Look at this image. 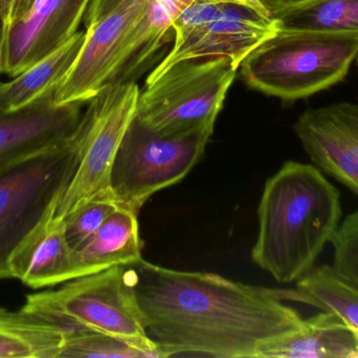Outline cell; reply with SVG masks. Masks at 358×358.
<instances>
[{"mask_svg": "<svg viewBox=\"0 0 358 358\" xmlns=\"http://www.w3.org/2000/svg\"><path fill=\"white\" fill-rule=\"evenodd\" d=\"M131 267L145 328L164 358H257L263 345L302 325V315L283 301L313 306L299 289L245 285L143 258Z\"/></svg>", "mask_w": 358, "mask_h": 358, "instance_id": "obj_1", "label": "cell"}, {"mask_svg": "<svg viewBox=\"0 0 358 358\" xmlns=\"http://www.w3.org/2000/svg\"><path fill=\"white\" fill-rule=\"evenodd\" d=\"M341 193L313 164L287 161L265 183L252 261L279 283L315 267L342 221Z\"/></svg>", "mask_w": 358, "mask_h": 358, "instance_id": "obj_2", "label": "cell"}, {"mask_svg": "<svg viewBox=\"0 0 358 358\" xmlns=\"http://www.w3.org/2000/svg\"><path fill=\"white\" fill-rule=\"evenodd\" d=\"M357 57L358 34L278 27L239 69L252 90L296 101L342 82Z\"/></svg>", "mask_w": 358, "mask_h": 358, "instance_id": "obj_3", "label": "cell"}, {"mask_svg": "<svg viewBox=\"0 0 358 358\" xmlns=\"http://www.w3.org/2000/svg\"><path fill=\"white\" fill-rule=\"evenodd\" d=\"M21 309L63 330H92L119 336L164 358L145 328L131 265L78 277L58 289L29 294Z\"/></svg>", "mask_w": 358, "mask_h": 358, "instance_id": "obj_4", "label": "cell"}, {"mask_svg": "<svg viewBox=\"0 0 358 358\" xmlns=\"http://www.w3.org/2000/svg\"><path fill=\"white\" fill-rule=\"evenodd\" d=\"M237 71L227 57L176 63L146 84L134 119L162 136L214 130Z\"/></svg>", "mask_w": 358, "mask_h": 358, "instance_id": "obj_5", "label": "cell"}, {"mask_svg": "<svg viewBox=\"0 0 358 358\" xmlns=\"http://www.w3.org/2000/svg\"><path fill=\"white\" fill-rule=\"evenodd\" d=\"M140 88L136 81L115 83L87 101L76 130V168L57 206L62 219L100 197H111V168L117 149L136 118Z\"/></svg>", "mask_w": 358, "mask_h": 358, "instance_id": "obj_6", "label": "cell"}, {"mask_svg": "<svg viewBox=\"0 0 358 358\" xmlns=\"http://www.w3.org/2000/svg\"><path fill=\"white\" fill-rule=\"evenodd\" d=\"M75 134L0 170V280L12 279L13 252L60 199L76 168Z\"/></svg>", "mask_w": 358, "mask_h": 358, "instance_id": "obj_7", "label": "cell"}, {"mask_svg": "<svg viewBox=\"0 0 358 358\" xmlns=\"http://www.w3.org/2000/svg\"><path fill=\"white\" fill-rule=\"evenodd\" d=\"M213 132L162 136L134 119L111 168L109 189L115 203L138 214L155 193L189 174L203 155Z\"/></svg>", "mask_w": 358, "mask_h": 358, "instance_id": "obj_8", "label": "cell"}, {"mask_svg": "<svg viewBox=\"0 0 358 358\" xmlns=\"http://www.w3.org/2000/svg\"><path fill=\"white\" fill-rule=\"evenodd\" d=\"M152 4L153 0H90L83 18V46L55 90V104L87 103L113 84Z\"/></svg>", "mask_w": 358, "mask_h": 358, "instance_id": "obj_9", "label": "cell"}, {"mask_svg": "<svg viewBox=\"0 0 358 358\" xmlns=\"http://www.w3.org/2000/svg\"><path fill=\"white\" fill-rule=\"evenodd\" d=\"M277 31V19L261 16L241 4L225 2L208 25L171 48L149 75L146 84L181 61L227 57L239 69L244 59Z\"/></svg>", "mask_w": 358, "mask_h": 358, "instance_id": "obj_10", "label": "cell"}, {"mask_svg": "<svg viewBox=\"0 0 358 358\" xmlns=\"http://www.w3.org/2000/svg\"><path fill=\"white\" fill-rule=\"evenodd\" d=\"M294 130L313 165L358 195V104L307 109Z\"/></svg>", "mask_w": 358, "mask_h": 358, "instance_id": "obj_11", "label": "cell"}, {"mask_svg": "<svg viewBox=\"0 0 358 358\" xmlns=\"http://www.w3.org/2000/svg\"><path fill=\"white\" fill-rule=\"evenodd\" d=\"M90 0H36L6 35L1 71L16 77L73 37Z\"/></svg>", "mask_w": 358, "mask_h": 358, "instance_id": "obj_12", "label": "cell"}, {"mask_svg": "<svg viewBox=\"0 0 358 358\" xmlns=\"http://www.w3.org/2000/svg\"><path fill=\"white\" fill-rule=\"evenodd\" d=\"M55 90L16 111H0V167L61 144L79 125L85 103L55 104Z\"/></svg>", "mask_w": 358, "mask_h": 358, "instance_id": "obj_13", "label": "cell"}, {"mask_svg": "<svg viewBox=\"0 0 358 358\" xmlns=\"http://www.w3.org/2000/svg\"><path fill=\"white\" fill-rule=\"evenodd\" d=\"M59 199L25 235L8 262L12 279L39 290L69 282L73 249L65 233V221L57 214Z\"/></svg>", "mask_w": 358, "mask_h": 358, "instance_id": "obj_14", "label": "cell"}, {"mask_svg": "<svg viewBox=\"0 0 358 358\" xmlns=\"http://www.w3.org/2000/svg\"><path fill=\"white\" fill-rule=\"evenodd\" d=\"M138 214L119 207L83 245L73 249L69 282L142 259Z\"/></svg>", "mask_w": 358, "mask_h": 358, "instance_id": "obj_15", "label": "cell"}, {"mask_svg": "<svg viewBox=\"0 0 358 358\" xmlns=\"http://www.w3.org/2000/svg\"><path fill=\"white\" fill-rule=\"evenodd\" d=\"M257 358H358V343L338 315L322 311L303 319L294 331L263 345Z\"/></svg>", "mask_w": 358, "mask_h": 358, "instance_id": "obj_16", "label": "cell"}, {"mask_svg": "<svg viewBox=\"0 0 358 358\" xmlns=\"http://www.w3.org/2000/svg\"><path fill=\"white\" fill-rule=\"evenodd\" d=\"M85 39V32L78 31L62 46L46 55L20 75L4 82V111L27 106L50 90H56L77 60Z\"/></svg>", "mask_w": 358, "mask_h": 358, "instance_id": "obj_17", "label": "cell"}, {"mask_svg": "<svg viewBox=\"0 0 358 358\" xmlns=\"http://www.w3.org/2000/svg\"><path fill=\"white\" fill-rule=\"evenodd\" d=\"M64 330L37 315L0 308V358H60Z\"/></svg>", "mask_w": 358, "mask_h": 358, "instance_id": "obj_18", "label": "cell"}, {"mask_svg": "<svg viewBox=\"0 0 358 358\" xmlns=\"http://www.w3.org/2000/svg\"><path fill=\"white\" fill-rule=\"evenodd\" d=\"M193 0H153L150 11L113 84L136 81L169 40L172 21Z\"/></svg>", "mask_w": 358, "mask_h": 358, "instance_id": "obj_19", "label": "cell"}, {"mask_svg": "<svg viewBox=\"0 0 358 358\" xmlns=\"http://www.w3.org/2000/svg\"><path fill=\"white\" fill-rule=\"evenodd\" d=\"M273 18L282 29L358 34V0H311Z\"/></svg>", "mask_w": 358, "mask_h": 358, "instance_id": "obj_20", "label": "cell"}, {"mask_svg": "<svg viewBox=\"0 0 358 358\" xmlns=\"http://www.w3.org/2000/svg\"><path fill=\"white\" fill-rule=\"evenodd\" d=\"M296 288L313 298L315 307L338 315L358 343V289L340 277L334 267H313L296 282Z\"/></svg>", "mask_w": 358, "mask_h": 358, "instance_id": "obj_21", "label": "cell"}, {"mask_svg": "<svg viewBox=\"0 0 358 358\" xmlns=\"http://www.w3.org/2000/svg\"><path fill=\"white\" fill-rule=\"evenodd\" d=\"M157 358L155 353L125 338L92 330H64L60 358Z\"/></svg>", "mask_w": 358, "mask_h": 358, "instance_id": "obj_22", "label": "cell"}, {"mask_svg": "<svg viewBox=\"0 0 358 358\" xmlns=\"http://www.w3.org/2000/svg\"><path fill=\"white\" fill-rule=\"evenodd\" d=\"M117 208L113 198L100 197L90 200L66 216L65 233L71 249L87 242Z\"/></svg>", "mask_w": 358, "mask_h": 358, "instance_id": "obj_23", "label": "cell"}, {"mask_svg": "<svg viewBox=\"0 0 358 358\" xmlns=\"http://www.w3.org/2000/svg\"><path fill=\"white\" fill-rule=\"evenodd\" d=\"M334 268L347 283L358 289V212L349 214L341 223L332 240Z\"/></svg>", "mask_w": 358, "mask_h": 358, "instance_id": "obj_24", "label": "cell"}, {"mask_svg": "<svg viewBox=\"0 0 358 358\" xmlns=\"http://www.w3.org/2000/svg\"><path fill=\"white\" fill-rule=\"evenodd\" d=\"M225 0H193L172 21L173 46H180L189 36L210 22L220 13Z\"/></svg>", "mask_w": 358, "mask_h": 358, "instance_id": "obj_25", "label": "cell"}, {"mask_svg": "<svg viewBox=\"0 0 358 358\" xmlns=\"http://www.w3.org/2000/svg\"><path fill=\"white\" fill-rule=\"evenodd\" d=\"M36 0H0V16L8 29L20 21L31 10Z\"/></svg>", "mask_w": 358, "mask_h": 358, "instance_id": "obj_26", "label": "cell"}, {"mask_svg": "<svg viewBox=\"0 0 358 358\" xmlns=\"http://www.w3.org/2000/svg\"><path fill=\"white\" fill-rule=\"evenodd\" d=\"M308 1H311V0H261L263 6L268 11L269 15L273 18L285 11L296 8V6Z\"/></svg>", "mask_w": 358, "mask_h": 358, "instance_id": "obj_27", "label": "cell"}, {"mask_svg": "<svg viewBox=\"0 0 358 358\" xmlns=\"http://www.w3.org/2000/svg\"><path fill=\"white\" fill-rule=\"evenodd\" d=\"M225 1L231 2V4H241V6H246V8L254 11L257 14L261 15V16L271 17V18H273V17L269 15L268 11L263 6L261 0H225Z\"/></svg>", "mask_w": 358, "mask_h": 358, "instance_id": "obj_28", "label": "cell"}, {"mask_svg": "<svg viewBox=\"0 0 358 358\" xmlns=\"http://www.w3.org/2000/svg\"><path fill=\"white\" fill-rule=\"evenodd\" d=\"M4 40H6V25L0 16V75H1L2 50H3Z\"/></svg>", "mask_w": 358, "mask_h": 358, "instance_id": "obj_29", "label": "cell"}, {"mask_svg": "<svg viewBox=\"0 0 358 358\" xmlns=\"http://www.w3.org/2000/svg\"><path fill=\"white\" fill-rule=\"evenodd\" d=\"M3 86L4 82L0 81V111H4Z\"/></svg>", "mask_w": 358, "mask_h": 358, "instance_id": "obj_30", "label": "cell"}, {"mask_svg": "<svg viewBox=\"0 0 358 358\" xmlns=\"http://www.w3.org/2000/svg\"><path fill=\"white\" fill-rule=\"evenodd\" d=\"M355 61H357V67H358V57L357 58V60H355Z\"/></svg>", "mask_w": 358, "mask_h": 358, "instance_id": "obj_31", "label": "cell"}, {"mask_svg": "<svg viewBox=\"0 0 358 358\" xmlns=\"http://www.w3.org/2000/svg\"><path fill=\"white\" fill-rule=\"evenodd\" d=\"M4 167H6V166H4ZM4 167H0V170H1L2 168H4Z\"/></svg>", "mask_w": 358, "mask_h": 358, "instance_id": "obj_32", "label": "cell"}]
</instances>
